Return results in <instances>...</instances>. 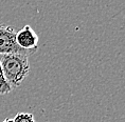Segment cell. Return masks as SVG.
Here are the masks:
<instances>
[{"mask_svg":"<svg viewBox=\"0 0 125 122\" xmlns=\"http://www.w3.org/2000/svg\"><path fill=\"white\" fill-rule=\"evenodd\" d=\"M0 64L5 79L12 89L19 86L30 72L28 56L23 54H0Z\"/></svg>","mask_w":125,"mask_h":122,"instance_id":"obj_1","label":"cell"},{"mask_svg":"<svg viewBox=\"0 0 125 122\" xmlns=\"http://www.w3.org/2000/svg\"><path fill=\"white\" fill-rule=\"evenodd\" d=\"M10 53L23 54L29 57L35 52L23 49L17 44L16 31L13 26L0 24V54H10Z\"/></svg>","mask_w":125,"mask_h":122,"instance_id":"obj_2","label":"cell"},{"mask_svg":"<svg viewBox=\"0 0 125 122\" xmlns=\"http://www.w3.org/2000/svg\"><path fill=\"white\" fill-rule=\"evenodd\" d=\"M16 43L23 49L36 52L38 49V36L30 25H24L16 32Z\"/></svg>","mask_w":125,"mask_h":122,"instance_id":"obj_3","label":"cell"},{"mask_svg":"<svg viewBox=\"0 0 125 122\" xmlns=\"http://www.w3.org/2000/svg\"><path fill=\"white\" fill-rule=\"evenodd\" d=\"M12 89H13L11 87V85L5 79L1 64H0V95H7V94L12 92Z\"/></svg>","mask_w":125,"mask_h":122,"instance_id":"obj_4","label":"cell"},{"mask_svg":"<svg viewBox=\"0 0 125 122\" xmlns=\"http://www.w3.org/2000/svg\"><path fill=\"white\" fill-rule=\"evenodd\" d=\"M14 122H36L34 116L30 113H19L14 117Z\"/></svg>","mask_w":125,"mask_h":122,"instance_id":"obj_5","label":"cell"},{"mask_svg":"<svg viewBox=\"0 0 125 122\" xmlns=\"http://www.w3.org/2000/svg\"><path fill=\"white\" fill-rule=\"evenodd\" d=\"M2 122H14V121H13V119H9V118H7V119H4V120L2 121Z\"/></svg>","mask_w":125,"mask_h":122,"instance_id":"obj_6","label":"cell"}]
</instances>
